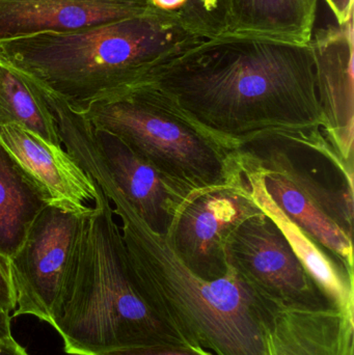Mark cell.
<instances>
[{"label": "cell", "mask_w": 354, "mask_h": 355, "mask_svg": "<svg viewBox=\"0 0 354 355\" xmlns=\"http://www.w3.org/2000/svg\"><path fill=\"white\" fill-rule=\"evenodd\" d=\"M136 87L233 150L274 137L330 144L310 45L226 33L156 67Z\"/></svg>", "instance_id": "6da1fadb"}, {"label": "cell", "mask_w": 354, "mask_h": 355, "mask_svg": "<svg viewBox=\"0 0 354 355\" xmlns=\"http://www.w3.org/2000/svg\"><path fill=\"white\" fill-rule=\"evenodd\" d=\"M64 149L107 196L133 279L145 302L172 331L213 355H267L259 291L229 265L207 281L191 270L164 236L152 231L114 184L100 157L93 131L70 133Z\"/></svg>", "instance_id": "7a4b0ae2"}, {"label": "cell", "mask_w": 354, "mask_h": 355, "mask_svg": "<svg viewBox=\"0 0 354 355\" xmlns=\"http://www.w3.org/2000/svg\"><path fill=\"white\" fill-rule=\"evenodd\" d=\"M205 39L155 14L0 41V58L79 112L128 93Z\"/></svg>", "instance_id": "3957f363"}, {"label": "cell", "mask_w": 354, "mask_h": 355, "mask_svg": "<svg viewBox=\"0 0 354 355\" xmlns=\"http://www.w3.org/2000/svg\"><path fill=\"white\" fill-rule=\"evenodd\" d=\"M50 325L62 337L64 352L71 355L188 344L141 295L131 273L120 225L99 185L78 261Z\"/></svg>", "instance_id": "277c9868"}, {"label": "cell", "mask_w": 354, "mask_h": 355, "mask_svg": "<svg viewBox=\"0 0 354 355\" xmlns=\"http://www.w3.org/2000/svg\"><path fill=\"white\" fill-rule=\"evenodd\" d=\"M81 114L94 128L120 137L160 174L193 196L241 178L236 150L166 107L143 87H134Z\"/></svg>", "instance_id": "5b68a950"}, {"label": "cell", "mask_w": 354, "mask_h": 355, "mask_svg": "<svg viewBox=\"0 0 354 355\" xmlns=\"http://www.w3.org/2000/svg\"><path fill=\"white\" fill-rule=\"evenodd\" d=\"M89 215L47 205L33 221L10 259L16 294L12 317L30 315L50 324L78 261Z\"/></svg>", "instance_id": "8992f818"}, {"label": "cell", "mask_w": 354, "mask_h": 355, "mask_svg": "<svg viewBox=\"0 0 354 355\" xmlns=\"http://www.w3.org/2000/svg\"><path fill=\"white\" fill-rule=\"evenodd\" d=\"M263 212L241 178L197 193L177 217L166 240L195 275L207 281L229 270L226 246L243 220Z\"/></svg>", "instance_id": "52a82bcc"}, {"label": "cell", "mask_w": 354, "mask_h": 355, "mask_svg": "<svg viewBox=\"0 0 354 355\" xmlns=\"http://www.w3.org/2000/svg\"><path fill=\"white\" fill-rule=\"evenodd\" d=\"M226 254L228 264L265 295L289 304H332L265 212L237 225L227 242Z\"/></svg>", "instance_id": "ba28073f"}, {"label": "cell", "mask_w": 354, "mask_h": 355, "mask_svg": "<svg viewBox=\"0 0 354 355\" xmlns=\"http://www.w3.org/2000/svg\"><path fill=\"white\" fill-rule=\"evenodd\" d=\"M259 295L267 355H353L354 319L336 306L289 304L261 291Z\"/></svg>", "instance_id": "9c48e42d"}, {"label": "cell", "mask_w": 354, "mask_h": 355, "mask_svg": "<svg viewBox=\"0 0 354 355\" xmlns=\"http://www.w3.org/2000/svg\"><path fill=\"white\" fill-rule=\"evenodd\" d=\"M0 144L25 176L37 187L46 204L68 212L89 215L98 185L62 146L52 145L18 125L0 126Z\"/></svg>", "instance_id": "30bf717a"}, {"label": "cell", "mask_w": 354, "mask_h": 355, "mask_svg": "<svg viewBox=\"0 0 354 355\" xmlns=\"http://www.w3.org/2000/svg\"><path fill=\"white\" fill-rule=\"evenodd\" d=\"M310 47L326 137L354 168L353 17L345 24L317 29Z\"/></svg>", "instance_id": "8fae6325"}, {"label": "cell", "mask_w": 354, "mask_h": 355, "mask_svg": "<svg viewBox=\"0 0 354 355\" xmlns=\"http://www.w3.org/2000/svg\"><path fill=\"white\" fill-rule=\"evenodd\" d=\"M100 157L118 189L143 223L168 237L177 217L195 196L160 174L120 137L93 127Z\"/></svg>", "instance_id": "7c38bea8"}, {"label": "cell", "mask_w": 354, "mask_h": 355, "mask_svg": "<svg viewBox=\"0 0 354 355\" xmlns=\"http://www.w3.org/2000/svg\"><path fill=\"white\" fill-rule=\"evenodd\" d=\"M152 14L147 0H0V41Z\"/></svg>", "instance_id": "4fadbf2b"}, {"label": "cell", "mask_w": 354, "mask_h": 355, "mask_svg": "<svg viewBox=\"0 0 354 355\" xmlns=\"http://www.w3.org/2000/svg\"><path fill=\"white\" fill-rule=\"evenodd\" d=\"M239 166L254 200L280 227L314 283L333 306L354 319V270L303 233L282 212L264 189L259 172Z\"/></svg>", "instance_id": "5bb4252c"}, {"label": "cell", "mask_w": 354, "mask_h": 355, "mask_svg": "<svg viewBox=\"0 0 354 355\" xmlns=\"http://www.w3.org/2000/svg\"><path fill=\"white\" fill-rule=\"evenodd\" d=\"M318 0H228V33L310 45Z\"/></svg>", "instance_id": "9a60e30c"}, {"label": "cell", "mask_w": 354, "mask_h": 355, "mask_svg": "<svg viewBox=\"0 0 354 355\" xmlns=\"http://www.w3.org/2000/svg\"><path fill=\"white\" fill-rule=\"evenodd\" d=\"M247 168L260 173L264 189L294 225L354 270L353 238L345 234L284 175L276 171Z\"/></svg>", "instance_id": "2e32d148"}, {"label": "cell", "mask_w": 354, "mask_h": 355, "mask_svg": "<svg viewBox=\"0 0 354 355\" xmlns=\"http://www.w3.org/2000/svg\"><path fill=\"white\" fill-rule=\"evenodd\" d=\"M47 206L41 193L0 144V256L10 260Z\"/></svg>", "instance_id": "e0dca14e"}, {"label": "cell", "mask_w": 354, "mask_h": 355, "mask_svg": "<svg viewBox=\"0 0 354 355\" xmlns=\"http://www.w3.org/2000/svg\"><path fill=\"white\" fill-rule=\"evenodd\" d=\"M12 124L62 146L57 123L39 85L0 58V126Z\"/></svg>", "instance_id": "ac0fdd59"}, {"label": "cell", "mask_w": 354, "mask_h": 355, "mask_svg": "<svg viewBox=\"0 0 354 355\" xmlns=\"http://www.w3.org/2000/svg\"><path fill=\"white\" fill-rule=\"evenodd\" d=\"M152 14L209 40L228 33V0H147Z\"/></svg>", "instance_id": "d6986e66"}, {"label": "cell", "mask_w": 354, "mask_h": 355, "mask_svg": "<svg viewBox=\"0 0 354 355\" xmlns=\"http://www.w3.org/2000/svg\"><path fill=\"white\" fill-rule=\"evenodd\" d=\"M98 355H213L205 348L191 344H159L112 350Z\"/></svg>", "instance_id": "ffe728a7"}, {"label": "cell", "mask_w": 354, "mask_h": 355, "mask_svg": "<svg viewBox=\"0 0 354 355\" xmlns=\"http://www.w3.org/2000/svg\"><path fill=\"white\" fill-rule=\"evenodd\" d=\"M16 309V294L10 275V260L0 256V311L10 315Z\"/></svg>", "instance_id": "44dd1931"}, {"label": "cell", "mask_w": 354, "mask_h": 355, "mask_svg": "<svg viewBox=\"0 0 354 355\" xmlns=\"http://www.w3.org/2000/svg\"><path fill=\"white\" fill-rule=\"evenodd\" d=\"M336 16L339 25L345 24L353 17V0H326Z\"/></svg>", "instance_id": "7402d4cb"}, {"label": "cell", "mask_w": 354, "mask_h": 355, "mask_svg": "<svg viewBox=\"0 0 354 355\" xmlns=\"http://www.w3.org/2000/svg\"><path fill=\"white\" fill-rule=\"evenodd\" d=\"M0 355H28L24 347L20 345L12 335L0 338Z\"/></svg>", "instance_id": "603a6c76"}, {"label": "cell", "mask_w": 354, "mask_h": 355, "mask_svg": "<svg viewBox=\"0 0 354 355\" xmlns=\"http://www.w3.org/2000/svg\"><path fill=\"white\" fill-rule=\"evenodd\" d=\"M10 321H12V317L0 311V325L10 329Z\"/></svg>", "instance_id": "cb8c5ba5"}, {"label": "cell", "mask_w": 354, "mask_h": 355, "mask_svg": "<svg viewBox=\"0 0 354 355\" xmlns=\"http://www.w3.org/2000/svg\"><path fill=\"white\" fill-rule=\"evenodd\" d=\"M10 335H12V333H10V329H6V327L0 325V338L8 337Z\"/></svg>", "instance_id": "d4e9b609"}]
</instances>
